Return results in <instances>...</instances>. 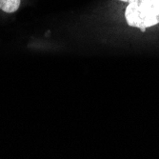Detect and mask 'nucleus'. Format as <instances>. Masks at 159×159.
Instances as JSON below:
<instances>
[{
  "instance_id": "1",
  "label": "nucleus",
  "mask_w": 159,
  "mask_h": 159,
  "mask_svg": "<svg viewBox=\"0 0 159 159\" xmlns=\"http://www.w3.org/2000/svg\"><path fill=\"white\" fill-rule=\"evenodd\" d=\"M128 24L145 31L159 23V0H135L129 3L125 11Z\"/></svg>"
},
{
  "instance_id": "2",
  "label": "nucleus",
  "mask_w": 159,
  "mask_h": 159,
  "mask_svg": "<svg viewBox=\"0 0 159 159\" xmlns=\"http://www.w3.org/2000/svg\"><path fill=\"white\" fill-rule=\"evenodd\" d=\"M20 6V0H0V9L5 12H14Z\"/></svg>"
},
{
  "instance_id": "3",
  "label": "nucleus",
  "mask_w": 159,
  "mask_h": 159,
  "mask_svg": "<svg viewBox=\"0 0 159 159\" xmlns=\"http://www.w3.org/2000/svg\"><path fill=\"white\" fill-rule=\"evenodd\" d=\"M121 1H123V2H128V3H131V2L135 1V0H121Z\"/></svg>"
}]
</instances>
